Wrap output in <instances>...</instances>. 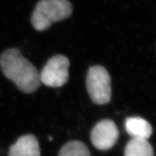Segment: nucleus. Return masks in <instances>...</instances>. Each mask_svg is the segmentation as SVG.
Segmentation results:
<instances>
[{
  "label": "nucleus",
  "instance_id": "nucleus-1",
  "mask_svg": "<svg viewBox=\"0 0 156 156\" xmlns=\"http://www.w3.org/2000/svg\"><path fill=\"white\" fill-rule=\"evenodd\" d=\"M0 67L5 77L23 93H34L40 87L39 72L18 49H8L1 54Z\"/></svg>",
  "mask_w": 156,
  "mask_h": 156
},
{
  "label": "nucleus",
  "instance_id": "nucleus-2",
  "mask_svg": "<svg viewBox=\"0 0 156 156\" xmlns=\"http://www.w3.org/2000/svg\"><path fill=\"white\" fill-rule=\"evenodd\" d=\"M71 13L72 6L68 0H41L32 14V25L36 30L44 31L54 22L70 17Z\"/></svg>",
  "mask_w": 156,
  "mask_h": 156
},
{
  "label": "nucleus",
  "instance_id": "nucleus-3",
  "mask_svg": "<svg viewBox=\"0 0 156 156\" xmlns=\"http://www.w3.org/2000/svg\"><path fill=\"white\" fill-rule=\"evenodd\" d=\"M87 89L91 101L96 105H105L110 102L111 79L105 68L101 65L90 68L87 76Z\"/></svg>",
  "mask_w": 156,
  "mask_h": 156
},
{
  "label": "nucleus",
  "instance_id": "nucleus-4",
  "mask_svg": "<svg viewBox=\"0 0 156 156\" xmlns=\"http://www.w3.org/2000/svg\"><path fill=\"white\" fill-rule=\"evenodd\" d=\"M70 62L67 57L56 55L50 58L40 74V81L46 86L59 88L65 85L69 78Z\"/></svg>",
  "mask_w": 156,
  "mask_h": 156
},
{
  "label": "nucleus",
  "instance_id": "nucleus-5",
  "mask_svg": "<svg viewBox=\"0 0 156 156\" xmlns=\"http://www.w3.org/2000/svg\"><path fill=\"white\" fill-rule=\"evenodd\" d=\"M119 138L117 125L111 120H103L93 127L90 133V140L94 147L100 150L112 148Z\"/></svg>",
  "mask_w": 156,
  "mask_h": 156
},
{
  "label": "nucleus",
  "instance_id": "nucleus-6",
  "mask_svg": "<svg viewBox=\"0 0 156 156\" xmlns=\"http://www.w3.org/2000/svg\"><path fill=\"white\" fill-rule=\"evenodd\" d=\"M8 156H41L37 139L34 135H25L20 137L10 147Z\"/></svg>",
  "mask_w": 156,
  "mask_h": 156
},
{
  "label": "nucleus",
  "instance_id": "nucleus-7",
  "mask_svg": "<svg viewBox=\"0 0 156 156\" xmlns=\"http://www.w3.org/2000/svg\"><path fill=\"white\" fill-rule=\"evenodd\" d=\"M125 130L133 139H147L152 134V127L146 120L140 117L127 118L125 124Z\"/></svg>",
  "mask_w": 156,
  "mask_h": 156
},
{
  "label": "nucleus",
  "instance_id": "nucleus-8",
  "mask_svg": "<svg viewBox=\"0 0 156 156\" xmlns=\"http://www.w3.org/2000/svg\"><path fill=\"white\" fill-rule=\"evenodd\" d=\"M125 156H154V150L147 139L133 138L125 146Z\"/></svg>",
  "mask_w": 156,
  "mask_h": 156
},
{
  "label": "nucleus",
  "instance_id": "nucleus-9",
  "mask_svg": "<svg viewBox=\"0 0 156 156\" xmlns=\"http://www.w3.org/2000/svg\"><path fill=\"white\" fill-rule=\"evenodd\" d=\"M59 156H90V153L87 145L81 141L72 140L60 149Z\"/></svg>",
  "mask_w": 156,
  "mask_h": 156
}]
</instances>
